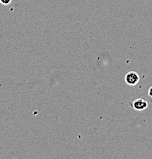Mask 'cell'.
Segmentation results:
<instances>
[{
    "label": "cell",
    "instance_id": "6da1fadb",
    "mask_svg": "<svg viewBox=\"0 0 152 159\" xmlns=\"http://www.w3.org/2000/svg\"><path fill=\"white\" fill-rule=\"evenodd\" d=\"M140 80V77L138 75V74H137L135 71H131V72H128V74L125 75V82L127 85L131 86H135Z\"/></svg>",
    "mask_w": 152,
    "mask_h": 159
},
{
    "label": "cell",
    "instance_id": "7a4b0ae2",
    "mask_svg": "<svg viewBox=\"0 0 152 159\" xmlns=\"http://www.w3.org/2000/svg\"><path fill=\"white\" fill-rule=\"evenodd\" d=\"M148 103L145 99L139 98L135 99L132 103V107L136 111H142L148 108Z\"/></svg>",
    "mask_w": 152,
    "mask_h": 159
},
{
    "label": "cell",
    "instance_id": "3957f363",
    "mask_svg": "<svg viewBox=\"0 0 152 159\" xmlns=\"http://www.w3.org/2000/svg\"><path fill=\"white\" fill-rule=\"evenodd\" d=\"M11 2V0H0V3L4 6H8Z\"/></svg>",
    "mask_w": 152,
    "mask_h": 159
},
{
    "label": "cell",
    "instance_id": "277c9868",
    "mask_svg": "<svg viewBox=\"0 0 152 159\" xmlns=\"http://www.w3.org/2000/svg\"><path fill=\"white\" fill-rule=\"evenodd\" d=\"M148 95H149V97H152V87H150V89H148Z\"/></svg>",
    "mask_w": 152,
    "mask_h": 159
}]
</instances>
